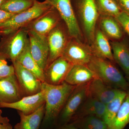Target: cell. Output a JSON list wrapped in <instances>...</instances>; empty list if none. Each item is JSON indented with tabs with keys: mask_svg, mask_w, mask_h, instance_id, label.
Instances as JSON below:
<instances>
[{
	"mask_svg": "<svg viewBox=\"0 0 129 129\" xmlns=\"http://www.w3.org/2000/svg\"><path fill=\"white\" fill-rule=\"evenodd\" d=\"M42 86L45 101V113L42 124L46 127L57 122L67 99L76 86L65 82L58 85L42 82Z\"/></svg>",
	"mask_w": 129,
	"mask_h": 129,
	"instance_id": "cell-1",
	"label": "cell"
},
{
	"mask_svg": "<svg viewBox=\"0 0 129 129\" xmlns=\"http://www.w3.org/2000/svg\"><path fill=\"white\" fill-rule=\"evenodd\" d=\"M73 10L85 43L93 42L99 15L94 0H71Z\"/></svg>",
	"mask_w": 129,
	"mask_h": 129,
	"instance_id": "cell-2",
	"label": "cell"
},
{
	"mask_svg": "<svg viewBox=\"0 0 129 129\" xmlns=\"http://www.w3.org/2000/svg\"><path fill=\"white\" fill-rule=\"evenodd\" d=\"M114 63L93 55L86 66L96 78L104 83L113 88L125 91L128 87V83Z\"/></svg>",
	"mask_w": 129,
	"mask_h": 129,
	"instance_id": "cell-3",
	"label": "cell"
},
{
	"mask_svg": "<svg viewBox=\"0 0 129 129\" xmlns=\"http://www.w3.org/2000/svg\"><path fill=\"white\" fill-rule=\"evenodd\" d=\"M52 7L45 0L42 2L36 1L29 9L21 13L14 14L5 22L0 24V34L5 36L19 29L24 27L47 11Z\"/></svg>",
	"mask_w": 129,
	"mask_h": 129,
	"instance_id": "cell-4",
	"label": "cell"
},
{
	"mask_svg": "<svg viewBox=\"0 0 129 129\" xmlns=\"http://www.w3.org/2000/svg\"><path fill=\"white\" fill-rule=\"evenodd\" d=\"M5 36L0 46V52L12 62L16 61L29 44L28 32L22 28Z\"/></svg>",
	"mask_w": 129,
	"mask_h": 129,
	"instance_id": "cell-5",
	"label": "cell"
},
{
	"mask_svg": "<svg viewBox=\"0 0 129 129\" xmlns=\"http://www.w3.org/2000/svg\"><path fill=\"white\" fill-rule=\"evenodd\" d=\"M72 37L67 24L63 20L49 32L46 36L49 51L47 67L62 56Z\"/></svg>",
	"mask_w": 129,
	"mask_h": 129,
	"instance_id": "cell-6",
	"label": "cell"
},
{
	"mask_svg": "<svg viewBox=\"0 0 129 129\" xmlns=\"http://www.w3.org/2000/svg\"><path fill=\"white\" fill-rule=\"evenodd\" d=\"M87 84L76 86L71 92L57 122L58 125L69 123L87 97Z\"/></svg>",
	"mask_w": 129,
	"mask_h": 129,
	"instance_id": "cell-7",
	"label": "cell"
},
{
	"mask_svg": "<svg viewBox=\"0 0 129 129\" xmlns=\"http://www.w3.org/2000/svg\"><path fill=\"white\" fill-rule=\"evenodd\" d=\"M59 12L67 24L70 35L85 42L76 20L71 0H45Z\"/></svg>",
	"mask_w": 129,
	"mask_h": 129,
	"instance_id": "cell-8",
	"label": "cell"
},
{
	"mask_svg": "<svg viewBox=\"0 0 129 129\" xmlns=\"http://www.w3.org/2000/svg\"><path fill=\"white\" fill-rule=\"evenodd\" d=\"M93 55L90 46L74 37H72L65 48L62 56L75 64L87 65Z\"/></svg>",
	"mask_w": 129,
	"mask_h": 129,
	"instance_id": "cell-9",
	"label": "cell"
},
{
	"mask_svg": "<svg viewBox=\"0 0 129 129\" xmlns=\"http://www.w3.org/2000/svg\"><path fill=\"white\" fill-rule=\"evenodd\" d=\"M59 12L53 7L24 27L28 32L32 31L46 37L49 32L62 20Z\"/></svg>",
	"mask_w": 129,
	"mask_h": 129,
	"instance_id": "cell-10",
	"label": "cell"
},
{
	"mask_svg": "<svg viewBox=\"0 0 129 129\" xmlns=\"http://www.w3.org/2000/svg\"><path fill=\"white\" fill-rule=\"evenodd\" d=\"M73 65L62 56L58 58L44 70V82L51 85L61 84Z\"/></svg>",
	"mask_w": 129,
	"mask_h": 129,
	"instance_id": "cell-11",
	"label": "cell"
},
{
	"mask_svg": "<svg viewBox=\"0 0 129 129\" xmlns=\"http://www.w3.org/2000/svg\"><path fill=\"white\" fill-rule=\"evenodd\" d=\"M12 63L15 75L24 96L36 94L41 91L42 82L37 76L17 62Z\"/></svg>",
	"mask_w": 129,
	"mask_h": 129,
	"instance_id": "cell-12",
	"label": "cell"
},
{
	"mask_svg": "<svg viewBox=\"0 0 129 129\" xmlns=\"http://www.w3.org/2000/svg\"><path fill=\"white\" fill-rule=\"evenodd\" d=\"M30 51L40 68H46L49 57V47L46 37L32 31L28 32Z\"/></svg>",
	"mask_w": 129,
	"mask_h": 129,
	"instance_id": "cell-13",
	"label": "cell"
},
{
	"mask_svg": "<svg viewBox=\"0 0 129 129\" xmlns=\"http://www.w3.org/2000/svg\"><path fill=\"white\" fill-rule=\"evenodd\" d=\"M45 93L41 91L32 95L24 96L18 101L12 103H0V108H9L20 111L25 115L35 112L45 104Z\"/></svg>",
	"mask_w": 129,
	"mask_h": 129,
	"instance_id": "cell-14",
	"label": "cell"
},
{
	"mask_svg": "<svg viewBox=\"0 0 129 129\" xmlns=\"http://www.w3.org/2000/svg\"><path fill=\"white\" fill-rule=\"evenodd\" d=\"M86 90L87 96L106 104L112 101L122 90L110 86L97 78L87 84Z\"/></svg>",
	"mask_w": 129,
	"mask_h": 129,
	"instance_id": "cell-15",
	"label": "cell"
},
{
	"mask_svg": "<svg viewBox=\"0 0 129 129\" xmlns=\"http://www.w3.org/2000/svg\"><path fill=\"white\" fill-rule=\"evenodd\" d=\"M15 74L0 79V103H12L24 97Z\"/></svg>",
	"mask_w": 129,
	"mask_h": 129,
	"instance_id": "cell-16",
	"label": "cell"
},
{
	"mask_svg": "<svg viewBox=\"0 0 129 129\" xmlns=\"http://www.w3.org/2000/svg\"><path fill=\"white\" fill-rule=\"evenodd\" d=\"M97 25L109 41H119L125 38V33L115 17L100 15Z\"/></svg>",
	"mask_w": 129,
	"mask_h": 129,
	"instance_id": "cell-17",
	"label": "cell"
},
{
	"mask_svg": "<svg viewBox=\"0 0 129 129\" xmlns=\"http://www.w3.org/2000/svg\"><path fill=\"white\" fill-rule=\"evenodd\" d=\"M90 46L93 56L115 63L110 42L97 25L94 40Z\"/></svg>",
	"mask_w": 129,
	"mask_h": 129,
	"instance_id": "cell-18",
	"label": "cell"
},
{
	"mask_svg": "<svg viewBox=\"0 0 129 129\" xmlns=\"http://www.w3.org/2000/svg\"><path fill=\"white\" fill-rule=\"evenodd\" d=\"M106 106L103 103L87 96L70 122L88 115H93L103 119Z\"/></svg>",
	"mask_w": 129,
	"mask_h": 129,
	"instance_id": "cell-19",
	"label": "cell"
},
{
	"mask_svg": "<svg viewBox=\"0 0 129 129\" xmlns=\"http://www.w3.org/2000/svg\"><path fill=\"white\" fill-rule=\"evenodd\" d=\"M96 78L95 74L86 65L75 64L68 74L65 82L76 86L88 84Z\"/></svg>",
	"mask_w": 129,
	"mask_h": 129,
	"instance_id": "cell-20",
	"label": "cell"
},
{
	"mask_svg": "<svg viewBox=\"0 0 129 129\" xmlns=\"http://www.w3.org/2000/svg\"><path fill=\"white\" fill-rule=\"evenodd\" d=\"M115 62L129 75V45L124 38L119 41H110Z\"/></svg>",
	"mask_w": 129,
	"mask_h": 129,
	"instance_id": "cell-21",
	"label": "cell"
},
{
	"mask_svg": "<svg viewBox=\"0 0 129 129\" xmlns=\"http://www.w3.org/2000/svg\"><path fill=\"white\" fill-rule=\"evenodd\" d=\"M20 121L16 124L14 129H39L45 113V104L35 112L25 115L18 111Z\"/></svg>",
	"mask_w": 129,
	"mask_h": 129,
	"instance_id": "cell-22",
	"label": "cell"
},
{
	"mask_svg": "<svg viewBox=\"0 0 129 129\" xmlns=\"http://www.w3.org/2000/svg\"><path fill=\"white\" fill-rule=\"evenodd\" d=\"M16 61L33 73L42 82H44V71L40 68L32 56L29 49V44Z\"/></svg>",
	"mask_w": 129,
	"mask_h": 129,
	"instance_id": "cell-23",
	"label": "cell"
},
{
	"mask_svg": "<svg viewBox=\"0 0 129 129\" xmlns=\"http://www.w3.org/2000/svg\"><path fill=\"white\" fill-rule=\"evenodd\" d=\"M127 94L125 91L122 90L112 101L106 104L103 120L108 127L114 120Z\"/></svg>",
	"mask_w": 129,
	"mask_h": 129,
	"instance_id": "cell-24",
	"label": "cell"
},
{
	"mask_svg": "<svg viewBox=\"0 0 129 129\" xmlns=\"http://www.w3.org/2000/svg\"><path fill=\"white\" fill-rule=\"evenodd\" d=\"M129 123V90L112 123L108 129H124Z\"/></svg>",
	"mask_w": 129,
	"mask_h": 129,
	"instance_id": "cell-25",
	"label": "cell"
},
{
	"mask_svg": "<svg viewBox=\"0 0 129 129\" xmlns=\"http://www.w3.org/2000/svg\"><path fill=\"white\" fill-rule=\"evenodd\" d=\"M69 123L79 129H108L103 119L93 115H88L76 119Z\"/></svg>",
	"mask_w": 129,
	"mask_h": 129,
	"instance_id": "cell-26",
	"label": "cell"
},
{
	"mask_svg": "<svg viewBox=\"0 0 129 129\" xmlns=\"http://www.w3.org/2000/svg\"><path fill=\"white\" fill-rule=\"evenodd\" d=\"M37 0H5L0 9L13 14L25 11L32 7Z\"/></svg>",
	"mask_w": 129,
	"mask_h": 129,
	"instance_id": "cell-27",
	"label": "cell"
},
{
	"mask_svg": "<svg viewBox=\"0 0 129 129\" xmlns=\"http://www.w3.org/2000/svg\"><path fill=\"white\" fill-rule=\"evenodd\" d=\"M99 15L116 17L122 12L115 0H94Z\"/></svg>",
	"mask_w": 129,
	"mask_h": 129,
	"instance_id": "cell-28",
	"label": "cell"
},
{
	"mask_svg": "<svg viewBox=\"0 0 129 129\" xmlns=\"http://www.w3.org/2000/svg\"><path fill=\"white\" fill-rule=\"evenodd\" d=\"M8 59L4 53L0 52V79L15 74L14 66L8 64Z\"/></svg>",
	"mask_w": 129,
	"mask_h": 129,
	"instance_id": "cell-29",
	"label": "cell"
},
{
	"mask_svg": "<svg viewBox=\"0 0 129 129\" xmlns=\"http://www.w3.org/2000/svg\"><path fill=\"white\" fill-rule=\"evenodd\" d=\"M115 18L129 37V15L122 12Z\"/></svg>",
	"mask_w": 129,
	"mask_h": 129,
	"instance_id": "cell-30",
	"label": "cell"
},
{
	"mask_svg": "<svg viewBox=\"0 0 129 129\" xmlns=\"http://www.w3.org/2000/svg\"><path fill=\"white\" fill-rule=\"evenodd\" d=\"M122 12L129 15V0H115Z\"/></svg>",
	"mask_w": 129,
	"mask_h": 129,
	"instance_id": "cell-31",
	"label": "cell"
},
{
	"mask_svg": "<svg viewBox=\"0 0 129 129\" xmlns=\"http://www.w3.org/2000/svg\"><path fill=\"white\" fill-rule=\"evenodd\" d=\"M14 14L0 9V24L5 22Z\"/></svg>",
	"mask_w": 129,
	"mask_h": 129,
	"instance_id": "cell-32",
	"label": "cell"
},
{
	"mask_svg": "<svg viewBox=\"0 0 129 129\" xmlns=\"http://www.w3.org/2000/svg\"><path fill=\"white\" fill-rule=\"evenodd\" d=\"M53 129H79L71 123L58 125Z\"/></svg>",
	"mask_w": 129,
	"mask_h": 129,
	"instance_id": "cell-33",
	"label": "cell"
},
{
	"mask_svg": "<svg viewBox=\"0 0 129 129\" xmlns=\"http://www.w3.org/2000/svg\"><path fill=\"white\" fill-rule=\"evenodd\" d=\"M9 122V119L7 117H3L2 111L0 109V124L7 123Z\"/></svg>",
	"mask_w": 129,
	"mask_h": 129,
	"instance_id": "cell-34",
	"label": "cell"
},
{
	"mask_svg": "<svg viewBox=\"0 0 129 129\" xmlns=\"http://www.w3.org/2000/svg\"><path fill=\"white\" fill-rule=\"evenodd\" d=\"M0 129H12V126L9 123L0 124Z\"/></svg>",
	"mask_w": 129,
	"mask_h": 129,
	"instance_id": "cell-35",
	"label": "cell"
},
{
	"mask_svg": "<svg viewBox=\"0 0 129 129\" xmlns=\"http://www.w3.org/2000/svg\"><path fill=\"white\" fill-rule=\"evenodd\" d=\"M5 1V0H0V6Z\"/></svg>",
	"mask_w": 129,
	"mask_h": 129,
	"instance_id": "cell-36",
	"label": "cell"
},
{
	"mask_svg": "<svg viewBox=\"0 0 129 129\" xmlns=\"http://www.w3.org/2000/svg\"><path fill=\"white\" fill-rule=\"evenodd\" d=\"M128 84H129V75L128 76Z\"/></svg>",
	"mask_w": 129,
	"mask_h": 129,
	"instance_id": "cell-37",
	"label": "cell"
}]
</instances>
